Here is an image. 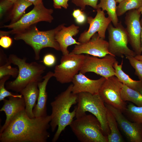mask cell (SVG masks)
Returning <instances> with one entry per match:
<instances>
[{"label": "cell", "instance_id": "cell-1", "mask_svg": "<svg viewBox=\"0 0 142 142\" xmlns=\"http://www.w3.org/2000/svg\"><path fill=\"white\" fill-rule=\"evenodd\" d=\"M50 115L31 118L25 109L17 113L0 133V142H46L50 136Z\"/></svg>", "mask_w": 142, "mask_h": 142}, {"label": "cell", "instance_id": "cell-2", "mask_svg": "<svg viewBox=\"0 0 142 142\" xmlns=\"http://www.w3.org/2000/svg\"><path fill=\"white\" fill-rule=\"evenodd\" d=\"M73 86V84L69 85L50 103L52 113L50 124L52 131L54 132L57 127L52 140L53 142L58 140L62 132L70 125L75 117L76 106L73 111H70L72 105L77 103V94L72 92Z\"/></svg>", "mask_w": 142, "mask_h": 142}, {"label": "cell", "instance_id": "cell-3", "mask_svg": "<svg viewBox=\"0 0 142 142\" xmlns=\"http://www.w3.org/2000/svg\"><path fill=\"white\" fill-rule=\"evenodd\" d=\"M8 59L11 64L18 67V74L14 80L6 83L7 90L19 92L30 83L42 81L46 69L44 65L35 62L28 63L26 58H21L14 54H10Z\"/></svg>", "mask_w": 142, "mask_h": 142}, {"label": "cell", "instance_id": "cell-4", "mask_svg": "<svg viewBox=\"0 0 142 142\" xmlns=\"http://www.w3.org/2000/svg\"><path fill=\"white\" fill-rule=\"evenodd\" d=\"M63 24H60L54 29L45 31L39 30L35 26L30 27L15 34L14 39L22 40L31 46L34 51L35 59L38 60L40 51L43 48L50 47L60 50L59 45L55 39V35Z\"/></svg>", "mask_w": 142, "mask_h": 142}, {"label": "cell", "instance_id": "cell-5", "mask_svg": "<svg viewBox=\"0 0 142 142\" xmlns=\"http://www.w3.org/2000/svg\"><path fill=\"white\" fill-rule=\"evenodd\" d=\"M69 126L80 142H108L99 121L93 115L86 114L76 118Z\"/></svg>", "mask_w": 142, "mask_h": 142}, {"label": "cell", "instance_id": "cell-6", "mask_svg": "<svg viewBox=\"0 0 142 142\" xmlns=\"http://www.w3.org/2000/svg\"><path fill=\"white\" fill-rule=\"evenodd\" d=\"M77 103L76 118L86 114L87 112H90L98 120L104 133L107 136L110 132L106 120L107 108L99 94L79 93L77 94Z\"/></svg>", "mask_w": 142, "mask_h": 142}, {"label": "cell", "instance_id": "cell-7", "mask_svg": "<svg viewBox=\"0 0 142 142\" xmlns=\"http://www.w3.org/2000/svg\"><path fill=\"white\" fill-rule=\"evenodd\" d=\"M53 11L47 9L44 6L43 2L34 6L32 9L28 13L24 14L18 21L2 27L12 30L8 31H0V37L16 34L28 28L33 25L41 21L51 23L53 19L52 16Z\"/></svg>", "mask_w": 142, "mask_h": 142}, {"label": "cell", "instance_id": "cell-8", "mask_svg": "<svg viewBox=\"0 0 142 142\" xmlns=\"http://www.w3.org/2000/svg\"><path fill=\"white\" fill-rule=\"evenodd\" d=\"M85 58L83 54H76L72 52L63 55L60 64L55 67L53 77L62 84L72 82L74 76L80 71Z\"/></svg>", "mask_w": 142, "mask_h": 142}, {"label": "cell", "instance_id": "cell-9", "mask_svg": "<svg viewBox=\"0 0 142 142\" xmlns=\"http://www.w3.org/2000/svg\"><path fill=\"white\" fill-rule=\"evenodd\" d=\"M108 50L115 57L123 58L125 56L135 57L136 54L127 46L128 37L125 29L121 23L116 27L110 23L108 28Z\"/></svg>", "mask_w": 142, "mask_h": 142}, {"label": "cell", "instance_id": "cell-10", "mask_svg": "<svg viewBox=\"0 0 142 142\" xmlns=\"http://www.w3.org/2000/svg\"><path fill=\"white\" fill-rule=\"evenodd\" d=\"M123 84L115 76L110 77L106 79L102 84L98 94L105 103L123 113L127 105L121 97V91Z\"/></svg>", "mask_w": 142, "mask_h": 142}, {"label": "cell", "instance_id": "cell-11", "mask_svg": "<svg viewBox=\"0 0 142 142\" xmlns=\"http://www.w3.org/2000/svg\"><path fill=\"white\" fill-rule=\"evenodd\" d=\"M116 61L115 57L111 54L99 58L86 54L79 72L84 74L88 72H94L107 78L115 76V70L113 65Z\"/></svg>", "mask_w": 142, "mask_h": 142}, {"label": "cell", "instance_id": "cell-12", "mask_svg": "<svg viewBox=\"0 0 142 142\" xmlns=\"http://www.w3.org/2000/svg\"><path fill=\"white\" fill-rule=\"evenodd\" d=\"M141 14L137 9L129 11L126 14L125 28L129 42L136 55L141 54V26L140 20Z\"/></svg>", "mask_w": 142, "mask_h": 142}, {"label": "cell", "instance_id": "cell-13", "mask_svg": "<svg viewBox=\"0 0 142 142\" xmlns=\"http://www.w3.org/2000/svg\"><path fill=\"white\" fill-rule=\"evenodd\" d=\"M97 9V13L95 17L89 16L87 18L89 27L87 31H85L80 34L78 40L81 43L88 41L97 32L100 37L105 39L106 30L111 21L108 17H105L104 11L100 8Z\"/></svg>", "mask_w": 142, "mask_h": 142}, {"label": "cell", "instance_id": "cell-14", "mask_svg": "<svg viewBox=\"0 0 142 142\" xmlns=\"http://www.w3.org/2000/svg\"><path fill=\"white\" fill-rule=\"evenodd\" d=\"M115 118L118 125L131 142H142V124L130 121L118 109L105 103Z\"/></svg>", "mask_w": 142, "mask_h": 142}, {"label": "cell", "instance_id": "cell-15", "mask_svg": "<svg viewBox=\"0 0 142 142\" xmlns=\"http://www.w3.org/2000/svg\"><path fill=\"white\" fill-rule=\"evenodd\" d=\"M108 47V42L100 37L96 33L88 42L75 44L72 52L76 54H85L102 58L108 54L112 55Z\"/></svg>", "mask_w": 142, "mask_h": 142}, {"label": "cell", "instance_id": "cell-16", "mask_svg": "<svg viewBox=\"0 0 142 142\" xmlns=\"http://www.w3.org/2000/svg\"><path fill=\"white\" fill-rule=\"evenodd\" d=\"M106 79L102 77L98 79L93 80L79 72L74 76L73 79L72 92L76 94L82 92L98 94L99 89Z\"/></svg>", "mask_w": 142, "mask_h": 142}, {"label": "cell", "instance_id": "cell-17", "mask_svg": "<svg viewBox=\"0 0 142 142\" xmlns=\"http://www.w3.org/2000/svg\"><path fill=\"white\" fill-rule=\"evenodd\" d=\"M65 25L63 24L61 28L57 32L55 35V39L59 45L60 50L63 55L69 53L67 49L68 46L80 43L73 37L78 33L79 27L73 24L66 27L65 26Z\"/></svg>", "mask_w": 142, "mask_h": 142}, {"label": "cell", "instance_id": "cell-18", "mask_svg": "<svg viewBox=\"0 0 142 142\" xmlns=\"http://www.w3.org/2000/svg\"><path fill=\"white\" fill-rule=\"evenodd\" d=\"M8 100L4 99L3 105L0 110L4 111L6 116L5 123L0 130L1 133L8 125L13 117L20 111L25 109V104L23 97L22 98L8 97Z\"/></svg>", "mask_w": 142, "mask_h": 142}, {"label": "cell", "instance_id": "cell-19", "mask_svg": "<svg viewBox=\"0 0 142 142\" xmlns=\"http://www.w3.org/2000/svg\"><path fill=\"white\" fill-rule=\"evenodd\" d=\"M54 73L49 71L43 77V80L38 83L39 89V95L37 103L33 110L35 117H42L47 116L46 103L48 95L46 91V87L50 79L53 77Z\"/></svg>", "mask_w": 142, "mask_h": 142}, {"label": "cell", "instance_id": "cell-20", "mask_svg": "<svg viewBox=\"0 0 142 142\" xmlns=\"http://www.w3.org/2000/svg\"><path fill=\"white\" fill-rule=\"evenodd\" d=\"M38 83L34 82L30 83L19 92L25 101L26 112L31 118L35 117L33 110L39 95Z\"/></svg>", "mask_w": 142, "mask_h": 142}, {"label": "cell", "instance_id": "cell-21", "mask_svg": "<svg viewBox=\"0 0 142 142\" xmlns=\"http://www.w3.org/2000/svg\"><path fill=\"white\" fill-rule=\"evenodd\" d=\"M123 61L118 64L117 60L114 63L113 67L115 70V76L123 84L128 87L135 90L142 95V83L140 80L136 81L131 79L122 69Z\"/></svg>", "mask_w": 142, "mask_h": 142}, {"label": "cell", "instance_id": "cell-22", "mask_svg": "<svg viewBox=\"0 0 142 142\" xmlns=\"http://www.w3.org/2000/svg\"><path fill=\"white\" fill-rule=\"evenodd\" d=\"M106 108V120L110 132L107 136L108 142L124 141L118 128V123L115 118L110 110Z\"/></svg>", "mask_w": 142, "mask_h": 142}, {"label": "cell", "instance_id": "cell-23", "mask_svg": "<svg viewBox=\"0 0 142 142\" xmlns=\"http://www.w3.org/2000/svg\"><path fill=\"white\" fill-rule=\"evenodd\" d=\"M116 0H100V2L97 6V9L102 8L103 11L107 12L108 17L115 27L119 23L116 12Z\"/></svg>", "mask_w": 142, "mask_h": 142}, {"label": "cell", "instance_id": "cell-24", "mask_svg": "<svg viewBox=\"0 0 142 142\" xmlns=\"http://www.w3.org/2000/svg\"><path fill=\"white\" fill-rule=\"evenodd\" d=\"M121 97L124 102L129 101L138 106H142V95L123 84L121 91Z\"/></svg>", "mask_w": 142, "mask_h": 142}, {"label": "cell", "instance_id": "cell-25", "mask_svg": "<svg viewBox=\"0 0 142 142\" xmlns=\"http://www.w3.org/2000/svg\"><path fill=\"white\" fill-rule=\"evenodd\" d=\"M32 4L26 0H17L14 4L10 14V24L18 21L24 14L25 10Z\"/></svg>", "mask_w": 142, "mask_h": 142}, {"label": "cell", "instance_id": "cell-26", "mask_svg": "<svg viewBox=\"0 0 142 142\" xmlns=\"http://www.w3.org/2000/svg\"><path fill=\"white\" fill-rule=\"evenodd\" d=\"M142 6V0H124L117 7L118 16H120L127 11L138 9Z\"/></svg>", "mask_w": 142, "mask_h": 142}, {"label": "cell", "instance_id": "cell-27", "mask_svg": "<svg viewBox=\"0 0 142 142\" xmlns=\"http://www.w3.org/2000/svg\"><path fill=\"white\" fill-rule=\"evenodd\" d=\"M123 113L131 121L142 124V106H138L130 103L127 105Z\"/></svg>", "mask_w": 142, "mask_h": 142}, {"label": "cell", "instance_id": "cell-28", "mask_svg": "<svg viewBox=\"0 0 142 142\" xmlns=\"http://www.w3.org/2000/svg\"><path fill=\"white\" fill-rule=\"evenodd\" d=\"M9 60L4 64L0 66V79L7 75L12 76L16 78L18 74V69L13 67Z\"/></svg>", "mask_w": 142, "mask_h": 142}, {"label": "cell", "instance_id": "cell-29", "mask_svg": "<svg viewBox=\"0 0 142 142\" xmlns=\"http://www.w3.org/2000/svg\"><path fill=\"white\" fill-rule=\"evenodd\" d=\"M10 77V76H5L0 79V101L4 100L6 97H13L22 98L23 96L21 94H14L8 91L5 88V84L7 80Z\"/></svg>", "mask_w": 142, "mask_h": 142}, {"label": "cell", "instance_id": "cell-30", "mask_svg": "<svg viewBox=\"0 0 142 142\" xmlns=\"http://www.w3.org/2000/svg\"><path fill=\"white\" fill-rule=\"evenodd\" d=\"M127 59L132 67L135 70V74L137 76L142 83V60H138L134 57L127 56Z\"/></svg>", "mask_w": 142, "mask_h": 142}, {"label": "cell", "instance_id": "cell-31", "mask_svg": "<svg viewBox=\"0 0 142 142\" xmlns=\"http://www.w3.org/2000/svg\"><path fill=\"white\" fill-rule=\"evenodd\" d=\"M98 0H72V2L77 6L80 7L82 10L85 9L86 6H89L93 8L97 9Z\"/></svg>", "mask_w": 142, "mask_h": 142}, {"label": "cell", "instance_id": "cell-32", "mask_svg": "<svg viewBox=\"0 0 142 142\" xmlns=\"http://www.w3.org/2000/svg\"><path fill=\"white\" fill-rule=\"evenodd\" d=\"M14 3L9 0H1L0 2V17L1 18L4 13L12 7Z\"/></svg>", "mask_w": 142, "mask_h": 142}, {"label": "cell", "instance_id": "cell-33", "mask_svg": "<svg viewBox=\"0 0 142 142\" xmlns=\"http://www.w3.org/2000/svg\"><path fill=\"white\" fill-rule=\"evenodd\" d=\"M43 61L44 64L45 66L48 67H51L55 64L56 58L53 54H48L44 56L43 58Z\"/></svg>", "mask_w": 142, "mask_h": 142}, {"label": "cell", "instance_id": "cell-34", "mask_svg": "<svg viewBox=\"0 0 142 142\" xmlns=\"http://www.w3.org/2000/svg\"><path fill=\"white\" fill-rule=\"evenodd\" d=\"M1 37L0 45L4 48H9L12 44V39L8 36H4Z\"/></svg>", "mask_w": 142, "mask_h": 142}, {"label": "cell", "instance_id": "cell-35", "mask_svg": "<svg viewBox=\"0 0 142 142\" xmlns=\"http://www.w3.org/2000/svg\"><path fill=\"white\" fill-rule=\"evenodd\" d=\"M53 7L56 9H61L62 7L65 9L68 6V1L66 0H53Z\"/></svg>", "mask_w": 142, "mask_h": 142}, {"label": "cell", "instance_id": "cell-36", "mask_svg": "<svg viewBox=\"0 0 142 142\" xmlns=\"http://www.w3.org/2000/svg\"><path fill=\"white\" fill-rule=\"evenodd\" d=\"M75 19L76 22L80 24L83 23L87 19L86 16L83 12Z\"/></svg>", "mask_w": 142, "mask_h": 142}, {"label": "cell", "instance_id": "cell-37", "mask_svg": "<svg viewBox=\"0 0 142 142\" xmlns=\"http://www.w3.org/2000/svg\"><path fill=\"white\" fill-rule=\"evenodd\" d=\"M0 52V65H2L7 63L8 61V58H7L6 56L2 52V50Z\"/></svg>", "mask_w": 142, "mask_h": 142}, {"label": "cell", "instance_id": "cell-38", "mask_svg": "<svg viewBox=\"0 0 142 142\" xmlns=\"http://www.w3.org/2000/svg\"><path fill=\"white\" fill-rule=\"evenodd\" d=\"M83 12L81 10L79 9H75L74 10L72 13V15L73 17L76 18L80 15Z\"/></svg>", "mask_w": 142, "mask_h": 142}, {"label": "cell", "instance_id": "cell-39", "mask_svg": "<svg viewBox=\"0 0 142 142\" xmlns=\"http://www.w3.org/2000/svg\"><path fill=\"white\" fill-rule=\"evenodd\" d=\"M31 3L34 6L37 5L43 2V0H26Z\"/></svg>", "mask_w": 142, "mask_h": 142}, {"label": "cell", "instance_id": "cell-40", "mask_svg": "<svg viewBox=\"0 0 142 142\" xmlns=\"http://www.w3.org/2000/svg\"><path fill=\"white\" fill-rule=\"evenodd\" d=\"M134 57L136 59L142 60V55L141 54L136 55Z\"/></svg>", "mask_w": 142, "mask_h": 142}, {"label": "cell", "instance_id": "cell-41", "mask_svg": "<svg viewBox=\"0 0 142 142\" xmlns=\"http://www.w3.org/2000/svg\"><path fill=\"white\" fill-rule=\"evenodd\" d=\"M137 9L138 11L140 13V14L142 15V6ZM140 21L141 25L142 26V17Z\"/></svg>", "mask_w": 142, "mask_h": 142}, {"label": "cell", "instance_id": "cell-42", "mask_svg": "<svg viewBox=\"0 0 142 142\" xmlns=\"http://www.w3.org/2000/svg\"><path fill=\"white\" fill-rule=\"evenodd\" d=\"M141 50L142 51V27H141Z\"/></svg>", "mask_w": 142, "mask_h": 142}, {"label": "cell", "instance_id": "cell-43", "mask_svg": "<svg viewBox=\"0 0 142 142\" xmlns=\"http://www.w3.org/2000/svg\"><path fill=\"white\" fill-rule=\"evenodd\" d=\"M123 0H116V2L119 3H120Z\"/></svg>", "mask_w": 142, "mask_h": 142}, {"label": "cell", "instance_id": "cell-44", "mask_svg": "<svg viewBox=\"0 0 142 142\" xmlns=\"http://www.w3.org/2000/svg\"><path fill=\"white\" fill-rule=\"evenodd\" d=\"M9 0L12 2L13 3H14L17 0Z\"/></svg>", "mask_w": 142, "mask_h": 142}, {"label": "cell", "instance_id": "cell-45", "mask_svg": "<svg viewBox=\"0 0 142 142\" xmlns=\"http://www.w3.org/2000/svg\"><path fill=\"white\" fill-rule=\"evenodd\" d=\"M67 0L68 1L69 0Z\"/></svg>", "mask_w": 142, "mask_h": 142}]
</instances>
